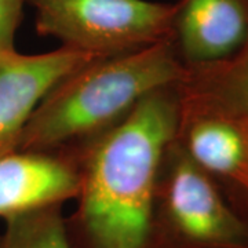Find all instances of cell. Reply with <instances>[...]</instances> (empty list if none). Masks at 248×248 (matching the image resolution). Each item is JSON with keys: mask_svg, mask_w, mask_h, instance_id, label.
<instances>
[{"mask_svg": "<svg viewBox=\"0 0 248 248\" xmlns=\"http://www.w3.org/2000/svg\"><path fill=\"white\" fill-rule=\"evenodd\" d=\"M178 84L145 97L122 122L69 153L79 170L71 248H166L156 218L163 153L177 135Z\"/></svg>", "mask_w": 248, "mask_h": 248, "instance_id": "obj_1", "label": "cell"}, {"mask_svg": "<svg viewBox=\"0 0 248 248\" xmlns=\"http://www.w3.org/2000/svg\"><path fill=\"white\" fill-rule=\"evenodd\" d=\"M185 76L172 39L101 57L60 80L39 102L17 151L72 152L122 122L138 102Z\"/></svg>", "mask_w": 248, "mask_h": 248, "instance_id": "obj_2", "label": "cell"}, {"mask_svg": "<svg viewBox=\"0 0 248 248\" xmlns=\"http://www.w3.org/2000/svg\"><path fill=\"white\" fill-rule=\"evenodd\" d=\"M156 218L166 248H248V219L177 135L160 161Z\"/></svg>", "mask_w": 248, "mask_h": 248, "instance_id": "obj_3", "label": "cell"}, {"mask_svg": "<svg viewBox=\"0 0 248 248\" xmlns=\"http://www.w3.org/2000/svg\"><path fill=\"white\" fill-rule=\"evenodd\" d=\"M37 35L97 57L135 51L171 37L177 4L149 0H25Z\"/></svg>", "mask_w": 248, "mask_h": 248, "instance_id": "obj_4", "label": "cell"}, {"mask_svg": "<svg viewBox=\"0 0 248 248\" xmlns=\"http://www.w3.org/2000/svg\"><path fill=\"white\" fill-rule=\"evenodd\" d=\"M97 58L63 46L43 54H0V156L17 151L25 124L46 94Z\"/></svg>", "mask_w": 248, "mask_h": 248, "instance_id": "obj_5", "label": "cell"}, {"mask_svg": "<svg viewBox=\"0 0 248 248\" xmlns=\"http://www.w3.org/2000/svg\"><path fill=\"white\" fill-rule=\"evenodd\" d=\"M80 178L65 152L14 151L0 156V218L76 199Z\"/></svg>", "mask_w": 248, "mask_h": 248, "instance_id": "obj_6", "label": "cell"}, {"mask_svg": "<svg viewBox=\"0 0 248 248\" xmlns=\"http://www.w3.org/2000/svg\"><path fill=\"white\" fill-rule=\"evenodd\" d=\"M248 37V0H181L171 39L185 66L231 58Z\"/></svg>", "mask_w": 248, "mask_h": 248, "instance_id": "obj_7", "label": "cell"}, {"mask_svg": "<svg viewBox=\"0 0 248 248\" xmlns=\"http://www.w3.org/2000/svg\"><path fill=\"white\" fill-rule=\"evenodd\" d=\"M179 104L228 119L248 141V37L231 58L185 66Z\"/></svg>", "mask_w": 248, "mask_h": 248, "instance_id": "obj_8", "label": "cell"}, {"mask_svg": "<svg viewBox=\"0 0 248 248\" xmlns=\"http://www.w3.org/2000/svg\"><path fill=\"white\" fill-rule=\"evenodd\" d=\"M4 223L0 248H71L61 204L13 215Z\"/></svg>", "mask_w": 248, "mask_h": 248, "instance_id": "obj_9", "label": "cell"}, {"mask_svg": "<svg viewBox=\"0 0 248 248\" xmlns=\"http://www.w3.org/2000/svg\"><path fill=\"white\" fill-rule=\"evenodd\" d=\"M25 0H0V54L17 51L16 36Z\"/></svg>", "mask_w": 248, "mask_h": 248, "instance_id": "obj_10", "label": "cell"}]
</instances>
